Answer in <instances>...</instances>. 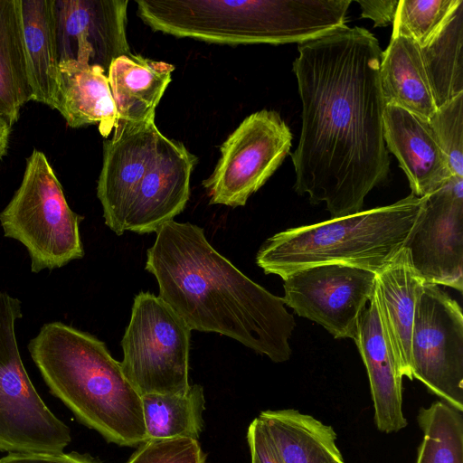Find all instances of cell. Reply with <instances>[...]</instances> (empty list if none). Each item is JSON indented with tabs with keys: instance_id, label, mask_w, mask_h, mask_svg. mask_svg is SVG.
<instances>
[{
	"instance_id": "7",
	"label": "cell",
	"mask_w": 463,
	"mask_h": 463,
	"mask_svg": "<svg viewBox=\"0 0 463 463\" xmlns=\"http://www.w3.org/2000/svg\"><path fill=\"white\" fill-rule=\"evenodd\" d=\"M80 220L70 208L45 155L34 149L26 160L19 188L0 212L5 236L24 245L31 269L38 273L84 256Z\"/></svg>"
},
{
	"instance_id": "31",
	"label": "cell",
	"mask_w": 463,
	"mask_h": 463,
	"mask_svg": "<svg viewBox=\"0 0 463 463\" xmlns=\"http://www.w3.org/2000/svg\"><path fill=\"white\" fill-rule=\"evenodd\" d=\"M0 463H98L92 458L79 453H10Z\"/></svg>"
},
{
	"instance_id": "26",
	"label": "cell",
	"mask_w": 463,
	"mask_h": 463,
	"mask_svg": "<svg viewBox=\"0 0 463 463\" xmlns=\"http://www.w3.org/2000/svg\"><path fill=\"white\" fill-rule=\"evenodd\" d=\"M417 421L423 439L415 463H463L461 411L437 401L419 410Z\"/></svg>"
},
{
	"instance_id": "27",
	"label": "cell",
	"mask_w": 463,
	"mask_h": 463,
	"mask_svg": "<svg viewBox=\"0 0 463 463\" xmlns=\"http://www.w3.org/2000/svg\"><path fill=\"white\" fill-rule=\"evenodd\" d=\"M459 0H400L392 36L422 46L442 25Z\"/></svg>"
},
{
	"instance_id": "9",
	"label": "cell",
	"mask_w": 463,
	"mask_h": 463,
	"mask_svg": "<svg viewBox=\"0 0 463 463\" xmlns=\"http://www.w3.org/2000/svg\"><path fill=\"white\" fill-rule=\"evenodd\" d=\"M191 329L158 296L140 292L135 298L121 340V369L141 395L186 390Z\"/></svg>"
},
{
	"instance_id": "34",
	"label": "cell",
	"mask_w": 463,
	"mask_h": 463,
	"mask_svg": "<svg viewBox=\"0 0 463 463\" xmlns=\"http://www.w3.org/2000/svg\"><path fill=\"white\" fill-rule=\"evenodd\" d=\"M338 463H345L344 459H341L340 461H338Z\"/></svg>"
},
{
	"instance_id": "28",
	"label": "cell",
	"mask_w": 463,
	"mask_h": 463,
	"mask_svg": "<svg viewBox=\"0 0 463 463\" xmlns=\"http://www.w3.org/2000/svg\"><path fill=\"white\" fill-rule=\"evenodd\" d=\"M429 122L450 173L463 177V93L437 108Z\"/></svg>"
},
{
	"instance_id": "30",
	"label": "cell",
	"mask_w": 463,
	"mask_h": 463,
	"mask_svg": "<svg viewBox=\"0 0 463 463\" xmlns=\"http://www.w3.org/2000/svg\"><path fill=\"white\" fill-rule=\"evenodd\" d=\"M247 440L251 463H282L271 439L258 417L248 428Z\"/></svg>"
},
{
	"instance_id": "10",
	"label": "cell",
	"mask_w": 463,
	"mask_h": 463,
	"mask_svg": "<svg viewBox=\"0 0 463 463\" xmlns=\"http://www.w3.org/2000/svg\"><path fill=\"white\" fill-rule=\"evenodd\" d=\"M411 379L463 411V315L439 286L424 283L414 311L411 338Z\"/></svg>"
},
{
	"instance_id": "29",
	"label": "cell",
	"mask_w": 463,
	"mask_h": 463,
	"mask_svg": "<svg viewBox=\"0 0 463 463\" xmlns=\"http://www.w3.org/2000/svg\"><path fill=\"white\" fill-rule=\"evenodd\" d=\"M205 458L194 439H147L137 446L126 463H205Z\"/></svg>"
},
{
	"instance_id": "15",
	"label": "cell",
	"mask_w": 463,
	"mask_h": 463,
	"mask_svg": "<svg viewBox=\"0 0 463 463\" xmlns=\"http://www.w3.org/2000/svg\"><path fill=\"white\" fill-rule=\"evenodd\" d=\"M383 137L386 148L407 175L413 195L423 197L453 176L429 120L397 106L385 105Z\"/></svg>"
},
{
	"instance_id": "33",
	"label": "cell",
	"mask_w": 463,
	"mask_h": 463,
	"mask_svg": "<svg viewBox=\"0 0 463 463\" xmlns=\"http://www.w3.org/2000/svg\"><path fill=\"white\" fill-rule=\"evenodd\" d=\"M12 124L0 116V161L6 153Z\"/></svg>"
},
{
	"instance_id": "32",
	"label": "cell",
	"mask_w": 463,
	"mask_h": 463,
	"mask_svg": "<svg viewBox=\"0 0 463 463\" xmlns=\"http://www.w3.org/2000/svg\"><path fill=\"white\" fill-rule=\"evenodd\" d=\"M400 0H356L361 15L373 21V26L383 27L393 24Z\"/></svg>"
},
{
	"instance_id": "23",
	"label": "cell",
	"mask_w": 463,
	"mask_h": 463,
	"mask_svg": "<svg viewBox=\"0 0 463 463\" xmlns=\"http://www.w3.org/2000/svg\"><path fill=\"white\" fill-rule=\"evenodd\" d=\"M31 100L20 0H0V116L14 125Z\"/></svg>"
},
{
	"instance_id": "14",
	"label": "cell",
	"mask_w": 463,
	"mask_h": 463,
	"mask_svg": "<svg viewBox=\"0 0 463 463\" xmlns=\"http://www.w3.org/2000/svg\"><path fill=\"white\" fill-rule=\"evenodd\" d=\"M128 0H54L59 61L98 65L108 73L112 61L130 50Z\"/></svg>"
},
{
	"instance_id": "21",
	"label": "cell",
	"mask_w": 463,
	"mask_h": 463,
	"mask_svg": "<svg viewBox=\"0 0 463 463\" xmlns=\"http://www.w3.org/2000/svg\"><path fill=\"white\" fill-rule=\"evenodd\" d=\"M380 82L385 105H393L429 120L437 109L418 44L392 36L383 52Z\"/></svg>"
},
{
	"instance_id": "20",
	"label": "cell",
	"mask_w": 463,
	"mask_h": 463,
	"mask_svg": "<svg viewBox=\"0 0 463 463\" xmlns=\"http://www.w3.org/2000/svg\"><path fill=\"white\" fill-rule=\"evenodd\" d=\"M20 7L33 100L54 109L60 81L54 0H20Z\"/></svg>"
},
{
	"instance_id": "25",
	"label": "cell",
	"mask_w": 463,
	"mask_h": 463,
	"mask_svg": "<svg viewBox=\"0 0 463 463\" xmlns=\"http://www.w3.org/2000/svg\"><path fill=\"white\" fill-rule=\"evenodd\" d=\"M147 439L191 438L198 440L203 428V388L189 385L182 392L141 396Z\"/></svg>"
},
{
	"instance_id": "18",
	"label": "cell",
	"mask_w": 463,
	"mask_h": 463,
	"mask_svg": "<svg viewBox=\"0 0 463 463\" xmlns=\"http://www.w3.org/2000/svg\"><path fill=\"white\" fill-rule=\"evenodd\" d=\"M107 74L98 65L73 61L60 62L54 109L61 114L68 126L98 125L101 136L109 137L118 118Z\"/></svg>"
},
{
	"instance_id": "6",
	"label": "cell",
	"mask_w": 463,
	"mask_h": 463,
	"mask_svg": "<svg viewBox=\"0 0 463 463\" xmlns=\"http://www.w3.org/2000/svg\"><path fill=\"white\" fill-rule=\"evenodd\" d=\"M423 203L411 194L366 211L290 228L269 238L256 256L266 274L281 279L298 269L337 263L380 272L403 249Z\"/></svg>"
},
{
	"instance_id": "4",
	"label": "cell",
	"mask_w": 463,
	"mask_h": 463,
	"mask_svg": "<svg viewBox=\"0 0 463 463\" xmlns=\"http://www.w3.org/2000/svg\"><path fill=\"white\" fill-rule=\"evenodd\" d=\"M28 350L51 392L109 442L146 440L141 395L96 336L61 322L44 324Z\"/></svg>"
},
{
	"instance_id": "16",
	"label": "cell",
	"mask_w": 463,
	"mask_h": 463,
	"mask_svg": "<svg viewBox=\"0 0 463 463\" xmlns=\"http://www.w3.org/2000/svg\"><path fill=\"white\" fill-rule=\"evenodd\" d=\"M355 344L366 368L376 428L393 433L408 424L402 411V376L389 343L375 289L362 313Z\"/></svg>"
},
{
	"instance_id": "11",
	"label": "cell",
	"mask_w": 463,
	"mask_h": 463,
	"mask_svg": "<svg viewBox=\"0 0 463 463\" xmlns=\"http://www.w3.org/2000/svg\"><path fill=\"white\" fill-rule=\"evenodd\" d=\"M292 137L277 111L248 116L222 143L213 174L203 181L209 203L245 205L289 154Z\"/></svg>"
},
{
	"instance_id": "22",
	"label": "cell",
	"mask_w": 463,
	"mask_h": 463,
	"mask_svg": "<svg viewBox=\"0 0 463 463\" xmlns=\"http://www.w3.org/2000/svg\"><path fill=\"white\" fill-rule=\"evenodd\" d=\"M282 463H338L343 459L334 429L293 409L264 411L258 416Z\"/></svg>"
},
{
	"instance_id": "13",
	"label": "cell",
	"mask_w": 463,
	"mask_h": 463,
	"mask_svg": "<svg viewBox=\"0 0 463 463\" xmlns=\"http://www.w3.org/2000/svg\"><path fill=\"white\" fill-rule=\"evenodd\" d=\"M403 248L427 283L463 289V177L451 178L423 196Z\"/></svg>"
},
{
	"instance_id": "8",
	"label": "cell",
	"mask_w": 463,
	"mask_h": 463,
	"mask_svg": "<svg viewBox=\"0 0 463 463\" xmlns=\"http://www.w3.org/2000/svg\"><path fill=\"white\" fill-rule=\"evenodd\" d=\"M22 317L21 301L0 292V451L61 453L71 431L45 405L24 369L15 336Z\"/></svg>"
},
{
	"instance_id": "17",
	"label": "cell",
	"mask_w": 463,
	"mask_h": 463,
	"mask_svg": "<svg viewBox=\"0 0 463 463\" xmlns=\"http://www.w3.org/2000/svg\"><path fill=\"white\" fill-rule=\"evenodd\" d=\"M425 281L412 269L403 248L376 273L375 296L400 374L410 380L411 338L417 299Z\"/></svg>"
},
{
	"instance_id": "3",
	"label": "cell",
	"mask_w": 463,
	"mask_h": 463,
	"mask_svg": "<svg viewBox=\"0 0 463 463\" xmlns=\"http://www.w3.org/2000/svg\"><path fill=\"white\" fill-rule=\"evenodd\" d=\"M197 162L155 120L118 122L104 141L97 186L107 226L117 235L156 232L185 208Z\"/></svg>"
},
{
	"instance_id": "12",
	"label": "cell",
	"mask_w": 463,
	"mask_h": 463,
	"mask_svg": "<svg viewBox=\"0 0 463 463\" xmlns=\"http://www.w3.org/2000/svg\"><path fill=\"white\" fill-rule=\"evenodd\" d=\"M285 305L326 328L335 338L358 336L376 273L356 266L328 263L306 267L282 278Z\"/></svg>"
},
{
	"instance_id": "2",
	"label": "cell",
	"mask_w": 463,
	"mask_h": 463,
	"mask_svg": "<svg viewBox=\"0 0 463 463\" xmlns=\"http://www.w3.org/2000/svg\"><path fill=\"white\" fill-rule=\"evenodd\" d=\"M156 233L145 268L191 330L229 336L275 363L289 359L296 323L282 298L220 254L201 227L171 221Z\"/></svg>"
},
{
	"instance_id": "1",
	"label": "cell",
	"mask_w": 463,
	"mask_h": 463,
	"mask_svg": "<svg viewBox=\"0 0 463 463\" xmlns=\"http://www.w3.org/2000/svg\"><path fill=\"white\" fill-rule=\"evenodd\" d=\"M293 62L302 127L291 154L294 188L331 218L362 211L390 171L380 82L383 51L368 30L344 25L298 44Z\"/></svg>"
},
{
	"instance_id": "19",
	"label": "cell",
	"mask_w": 463,
	"mask_h": 463,
	"mask_svg": "<svg viewBox=\"0 0 463 463\" xmlns=\"http://www.w3.org/2000/svg\"><path fill=\"white\" fill-rule=\"evenodd\" d=\"M175 66L138 54L116 58L108 71L117 123L155 120L157 107L171 82Z\"/></svg>"
},
{
	"instance_id": "5",
	"label": "cell",
	"mask_w": 463,
	"mask_h": 463,
	"mask_svg": "<svg viewBox=\"0 0 463 463\" xmlns=\"http://www.w3.org/2000/svg\"><path fill=\"white\" fill-rule=\"evenodd\" d=\"M153 31L222 44L303 43L345 25L351 0H137Z\"/></svg>"
},
{
	"instance_id": "24",
	"label": "cell",
	"mask_w": 463,
	"mask_h": 463,
	"mask_svg": "<svg viewBox=\"0 0 463 463\" xmlns=\"http://www.w3.org/2000/svg\"><path fill=\"white\" fill-rule=\"evenodd\" d=\"M420 52L437 108L463 93V0Z\"/></svg>"
}]
</instances>
